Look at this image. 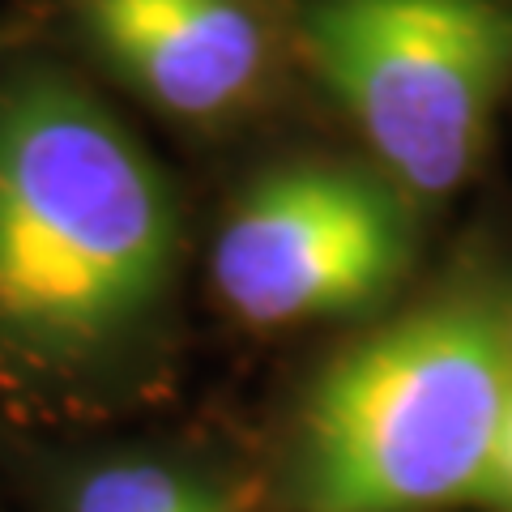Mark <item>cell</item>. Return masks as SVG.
I'll return each instance as SVG.
<instances>
[{"instance_id": "obj_1", "label": "cell", "mask_w": 512, "mask_h": 512, "mask_svg": "<svg viewBox=\"0 0 512 512\" xmlns=\"http://www.w3.org/2000/svg\"><path fill=\"white\" fill-rule=\"evenodd\" d=\"M175 261L171 188L120 116L56 73L0 82V338L90 363L150 325Z\"/></svg>"}, {"instance_id": "obj_2", "label": "cell", "mask_w": 512, "mask_h": 512, "mask_svg": "<svg viewBox=\"0 0 512 512\" xmlns=\"http://www.w3.org/2000/svg\"><path fill=\"white\" fill-rule=\"evenodd\" d=\"M512 329L487 299H436L380 325L312 380L295 436L303 512L500 508Z\"/></svg>"}, {"instance_id": "obj_3", "label": "cell", "mask_w": 512, "mask_h": 512, "mask_svg": "<svg viewBox=\"0 0 512 512\" xmlns=\"http://www.w3.org/2000/svg\"><path fill=\"white\" fill-rule=\"evenodd\" d=\"M316 73L406 197H448L512 90L508 0H316Z\"/></svg>"}, {"instance_id": "obj_4", "label": "cell", "mask_w": 512, "mask_h": 512, "mask_svg": "<svg viewBox=\"0 0 512 512\" xmlns=\"http://www.w3.org/2000/svg\"><path fill=\"white\" fill-rule=\"evenodd\" d=\"M406 192L350 163H286L231 205L214 244L222 303L256 329L350 316L410 269Z\"/></svg>"}, {"instance_id": "obj_5", "label": "cell", "mask_w": 512, "mask_h": 512, "mask_svg": "<svg viewBox=\"0 0 512 512\" xmlns=\"http://www.w3.org/2000/svg\"><path fill=\"white\" fill-rule=\"evenodd\" d=\"M90 35L128 86L184 120L248 99L265 39L239 0H90Z\"/></svg>"}, {"instance_id": "obj_6", "label": "cell", "mask_w": 512, "mask_h": 512, "mask_svg": "<svg viewBox=\"0 0 512 512\" xmlns=\"http://www.w3.org/2000/svg\"><path fill=\"white\" fill-rule=\"evenodd\" d=\"M69 512H239L227 495L171 461L120 457L86 470Z\"/></svg>"}, {"instance_id": "obj_7", "label": "cell", "mask_w": 512, "mask_h": 512, "mask_svg": "<svg viewBox=\"0 0 512 512\" xmlns=\"http://www.w3.org/2000/svg\"><path fill=\"white\" fill-rule=\"evenodd\" d=\"M500 500H504V512H512V414H508L504 444H500Z\"/></svg>"}]
</instances>
